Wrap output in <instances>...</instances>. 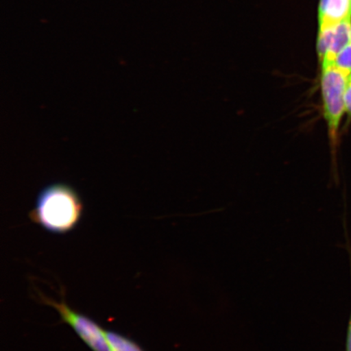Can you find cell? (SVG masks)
<instances>
[{
    "mask_svg": "<svg viewBox=\"0 0 351 351\" xmlns=\"http://www.w3.org/2000/svg\"><path fill=\"white\" fill-rule=\"evenodd\" d=\"M82 213L83 204L77 191L66 184L54 183L39 192L29 217L48 232L64 234L78 225Z\"/></svg>",
    "mask_w": 351,
    "mask_h": 351,
    "instance_id": "6da1fadb",
    "label": "cell"
},
{
    "mask_svg": "<svg viewBox=\"0 0 351 351\" xmlns=\"http://www.w3.org/2000/svg\"><path fill=\"white\" fill-rule=\"evenodd\" d=\"M351 43V19L320 26L317 50L320 62L333 63L336 56Z\"/></svg>",
    "mask_w": 351,
    "mask_h": 351,
    "instance_id": "277c9868",
    "label": "cell"
},
{
    "mask_svg": "<svg viewBox=\"0 0 351 351\" xmlns=\"http://www.w3.org/2000/svg\"><path fill=\"white\" fill-rule=\"evenodd\" d=\"M346 249L348 250V256H349V258H350V280H351V243L348 238V232H346ZM346 351H351V310H350L348 326V329H346Z\"/></svg>",
    "mask_w": 351,
    "mask_h": 351,
    "instance_id": "ba28073f",
    "label": "cell"
},
{
    "mask_svg": "<svg viewBox=\"0 0 351 351\" xmlns=\"http://www.w3.org/2000/svg\"><path fill=\"white\" fill-rule=\"evenodd\" d=\"M351 19V0H322L319 4L320 26Z\"/></svg>",
    "mask_w": 351,
    "mask_h": 351,
    "instance_id": "5b68a950",
    "label": "cell"
},
{
    "mask_svg": "<svg viewBox=\"0 0 351 351\" xmlns=\"http://www.w3.org/2000/svg\"><path fill=\"white\" fill-rule=\"evenodd\" d=\"M333 64L348 74L349 77L351 76V43L336 56Z\"/></svg>",
    "mask_w": 351,
    "mask_h": 351,
    "instance_id": "52a82bcc",
    "label": "cell"
},
{
    "mask_svg": "<svg viewBox=\"0 0 351 351\" xmlns=\"http://www.w3.org/2000/svg\"><path fill=\"white\" fill-rule=\"evenodd\" d=\"M349 76L333 63L322 64L320 90L323 112L333 160L339 146L340 128L346 115L345 92Z\"/></svg>",
    "mask_w": 351,
    "mask_h": 351,
    "instance_id": "7a4b0ae2",
    "label": "cell"
},
{
    "mask_svg": "<svg viewBox=\"0 0 351 351\" xmlns=\"http://www.w3.org/2000/svg\"><path fill=\"white\" fill-rule=\"evenodd\" d=\"M346 115L351 120V76L349 77L345 92Z\"/></svg>",
    "mask_w": 351,
    "mask_h": 351,
    "instance_id": "9c48e42d",
    "label": "cell"
},
{
    "mask_svg": "<svg viewBox=\"0 0 351 351\" xmlns=\"http://www.w3.org/2000/svg\"><path fill=\"white\" fill-rule=\"evenodd\" d=\"M104 335L112 351H144L135 341L120 333L104 329Z\"/></svg>",
    "mask_w": 351,
    "mask_h": 351,
    "instance_id": "8992f818",
    "label": "cell"
},
{
    "mask_svg": "<svg viewBox=\"0 0 351 351\" xmlns=\"http://www.w3.org/2000/svg\"><path fill=\"white\" fill-rule=\"evenodd\" d=\"M40 300L44 304L54 307L58 311L61 320L71 326L92 351H112L105 337L104 329L94 320L70 308L64 300L56 302L41 293Z\"/></svg>",
    "mask_w": 351,
    "mask_h": 351,
    "instance_id": "3957f363",
    "label": "cell"
}]
</instances>
